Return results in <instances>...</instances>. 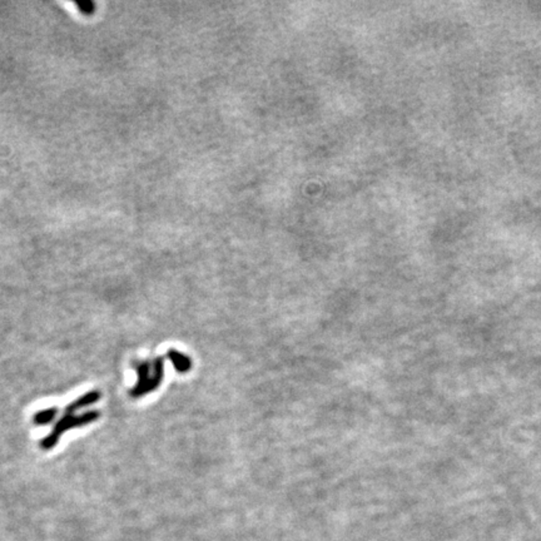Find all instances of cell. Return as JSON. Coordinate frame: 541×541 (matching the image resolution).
Wrapping results in <instances>:
<instances>
[{
    "label": "cell",
    "mask_w": 541,
    "mask_h": 541,
    "mask_svg": "<svg viewBox=\"0 0 541 541\" xmlns=\"http://www.w3.org/2000/svg\"><path fill=\"white\" fill-rule=\"evenodd\" d=\"M138 384L132 395L139 398L144 393L156 390L161 385L163 378V359H157L153 365L150 362H142L137 366Z\"/></svg>",
    "instance_id": "obj_1"
},
{
    "label": "cell",
    "mask_w": 541,
    "mask_h": 541,
    "mask_svg": "<svg viewBox=\"0 0 541 541\" xmlns=\"http://www.w3.org/2000/svg\"><path fill=\"white\" fill-rule=\"evenodd\" d=\"M98 416L99 414L98 412H96V411L87 412V414L80 415V416H74L72 411H66V416L62 418L58 424L55 425V427H54L52 434H51L49 436H46V438L42 441V447H43V449H52V447H54V446L57 445L59 437L64 434V431L73 429V427H79V426H83V425L93 423Z\"/></svg>",
    "instance_id": "obj_2"
},
{
    "label": "cell",
    "mask_w": 541,
    "mask_h": 541,
    "mask_svg": "<svg viewBox=\"0 0 541 541\" xmlns=\"http://www.w3.org/2000/svg\"><path fill=\"white\" fill-rule=\"evenodd\" d=\"M168 357H170L172 364L175 366L177 371L184 372L188 371L189 369L192 367V361L184 356L183 353H177L176 350H170L168 353Z\"/></svg>",
    "instance_id": "obj_3"
},
{
    "label": "cell",
    "mask_w": 541,
    "mask_h": 541,
    "mask_svg": "<svg viewBox=\"0 0 541 541\" xmlns=\"http://www.w3.org/2000/svg\"><path fill=\"white\" fill-rule=\"evenodd\" d=\"M99 398H100V393L98 391L88 392V393H85V396H82L77 401H74L72 405H69L66 410L77 411L80 407H85L88 405L94 404Z\"/></svg>",
    "instance_id": "obj_4"
},
{
    "label": "cell",
    "mask_w": 541,
    "mask_h": 541,
    "mask_svg": "<svg viewBox=\"0 0 541 541\" xmlns=\"http://www.w3.org/2000/svg\"><path fill=\"white\" fill-rule=\"evenodd\" d=\"M55 416H57V409H46V410L39 411L34 416V421L37 425H48L52 423Z\"/></svg>",
    "instance_id": "obj_5"
}]
</instances>
